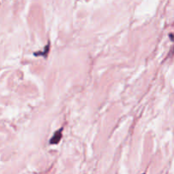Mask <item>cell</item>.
<instances>
[{
    "mask_svg": "<svg viewBox=\"0 0 174 174\" xmlns=\"http://www.w3.org/2000/svg\"><path fill=\"white\" fill-rule=\"evenodd\" d=\"M62 131H63V128H60L58 131H56L55 132L54 136L52 137L51 139L49 140V143L50 145H57L62 139Z\"/></svg>",
    "mask_w": 174,
    "mask_h": 174,
    "instance_id": "obj_1",
    "label": "cell"
},
{
    "mask_svg": "<svg viewBox=\"0 0 174 174\" xmlns=\"http://www.w3.org/2000/svg\"><path fill=\"white\" fill-rule=\"evenodd\" d=\"M170 38L171 40H172V33H170Z\"/></svg>",
    "mask_w": 174,
    "mask_h": 174,
    "instance_id": "obj_2",
    "label": "cell"
},
{
    "mask_svg": "<svg viewBox=\"0 0 174 174\" xmlns=\"http://www.w3.org/2000/svg\"><path fill=\"white\" fill-rule=\"evenodd\" d=\"M144 174H145V173H144Z\"/></svg>",
    "mask_w": 174,
    "mask_h": 174,
    "instance_id": "obj_3",
    "label": "cell"
}]
</instances>
